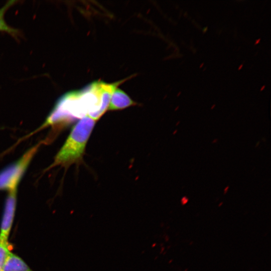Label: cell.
Listing matches in <instances>:
<instances>
[{"mask_svg":"<svg viewBox=\"0 0 271 271\" xmlns=\"http://www.w3.org/2000/svg\"><path fill=\"white\" fill-rule=\"evenodd\" d=\"M135 104L124 91L116 88L112 94L108 109L111 110H119Z\"/></svg>","mask_w":271,"mask_h":271,"instance_id":"4","label":"cell"},{"mask_svg":"<svg viewBox=\"0 0 271 271\" xmlns=\"http://www.w3.org/2000/svg\"><path fill=\"white\" fill-rule=\"evenodd\" d=\"M260 39L257 40V41L255 42V44H257L258 42H259Z\"/></svg>","mask_w":271,"mask_h":271,"instance_id":"8","label":"cell"},{"mask_svg":"<svg viewBox=\"0 0 271 271\" xmlns=\"http://www.w3.org/2000/svg\"><path fill=\"white\" fill-rule=\"evenodd\" d=\"M3 271H33L19 256L10 252L6 260Z\"/></svg>","mask_w":271,"mask_h":271,"instance_id":"5","label":"cell"},{"mask_svg":"<svg viewBox=\"0 0 271 271\" xmlns=\"http://www.w3.org/2000/svg\"><path fill=\"white\" fill-rule=\"evenodd\" d=\"M264 87H265V86H263L261 88V89H260V90H262V89H263L264 88Z\"/></svg>","mask_w":271,"mask_h":271,"instance_id":"9","label":"cell"},{"mask_svg":"<svg viewBox=\"0 0 271 271\" xmlns=\"http://www.w3.org/2000/svg\"><path fill=\"white\" fill-rule=\"evenodd\" d=\"M17 190L9 192L0 227V240L8 242L13 225L17 204Z\"/></svg>","mask_w":271,"mask_h":271,"instance_id":"3","label":"cell"},{"mask_svg":"<svg viewBox=\"0 0 271 271\" xmlns=\"http://www.w3.org/2000/svg\"><path fill=\"white\" fill-rule=\"evenodd\" d=\"M39 146L38 144L29 149L19 159L0 172V190L9 192L18 189L19 182Z\"/></svg>","mask_w":271,"mask_h":271,"instance_id":"2","label":"cell"},{"mask_svg":"<svg viewBox=\"0 0 271 271\" xmlns=\"http://www.w3.org/2000/svg\"><path fill=\"white\" fill-rule=\"evenodd\" d=\"M11 245L9 242L0 240V271H3L7 257L11 251Z\"/></svg>","mask_w":271,"mask_h":271,"instance_id":"7","label":"cell"},{"mask_svg":"<svg viewBox=\"0 0 271 271\" xmlns=\"http://www.w3.org/2000/svg\"><path fill=\"white\" fill-rule=\"evenodd\" d=\"M17 1H8L3 7L0 8V31L4 32L16 37L18 36L19 31L18 30L9 26L4 19V15L6 11L12 6Z\"/></svg>","mask_w":271,"mask_h":271,"instance_id":"6","label":"cell"},{"mask_svg":"<svg viewBox=\"0 0 271 271\" xmlns=\"http://www.w3.org/2000/svg\"><path fill=\"white\" fill-rule=\"evenodd\" d=\"M94 125L95 120L88 116L82 117L72 128L55 156L52 166H67L81 161Z\"/></svg>","mask_w":271,"mask_h":271,"instance_id":"1","label":"cell"}]
</instances>
